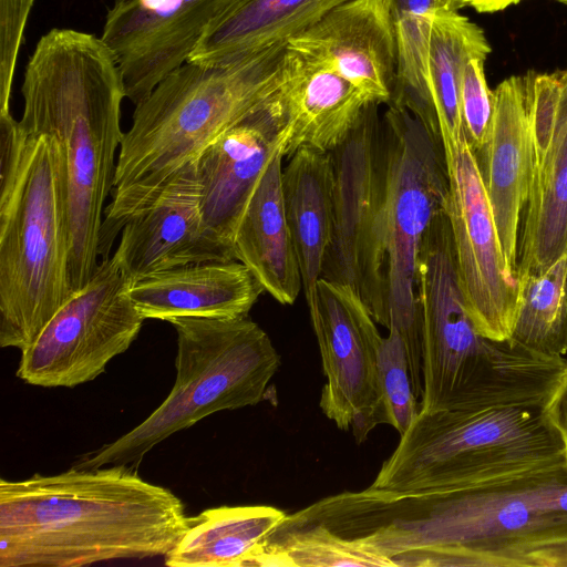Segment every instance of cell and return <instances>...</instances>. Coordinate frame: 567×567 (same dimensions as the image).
I'll return each instance as SVG.
<instances>
[{
	"instance_id": "obj_16",
	"label": "cell",
	"mask_w": 567,
	"mask_h": 567,
	"mask_svg": "<svg viewBox=\"0 0 567 567\" xmlns=\"http://www.w3.org/2000/svg\"><path fill=\"white\" fill-rule=\"evenodd\" d=\"M113 257L132 282L179 266L236 260L233 246L205 224L195 161L124 224Z\"/></svg>"
},
{
	"instance_id": "obj_15",
	"label": "cell",
	"mask_w": 567,
	"mask_h": 567,
	"mask_svg": "<svg viewBox=\"0 0 567 567\" xmlns=\"http://www.w3.org/2000/svg\"><path fill=\"white\" fill-rule=\"evenodd\" d=\"M567 251V66L537 73L532 102V178L517 277L540 275Z\"/></svg>"
},
{
	"instance_id": "obj_20",
	"label": "cell",
	"mask_w": 567,
	"mask_h": 567,
	"mask_svg": "<svg viewBox=\"0 0 567 567\" xmlns=\"http://www.w3.org/2000/svg\"><path fill=\"white\" fill-rule=\"evenodd\" d=\"M277 96L286 118L284 156L288 158L305 146L334 151L371 103L331 68L288 44Z\"/></svg>"
},
{
	"instance_id": "obj_25",
	"label": "cell",
	"mask_w": 567,
	"mask_h": 567,
	"mask_svg": "<svg viewBox=\"0 0 567 567\" xmlns=\"http://www.w3.org/2000/svg\"><path fill=\"white\" fill-rule=\"evenodd\" d=\"M346 0H249L202 35L187 61L223 64L288 43Z\"/></svg>"
},
{
	"instance_id": "obj_22",
	"label": "cell",
	"mask_w": 567,
	"mask_h": 567,
	"mask_svg": "<svg viewBox=\"0 0 567 567\" xmlns=\"http://www.w3.org/2000/svg\"><path fill=\"white\" fill-rule=\"evenodd\" d=\"M284 145L265 167L237 225L233 247L276 301L292 305L302 289L282 193Z\"/></svg>"
},
{
	"instance_id": "obj_7",
	"label": "cell",
	"mask_w": 567,
	"mask_h": 567,
	"mask_svg": "<svg viewBox=\"0 0 567 567\" xmlns=\"http://www.w3.org/2000/svg\"><path fill=\"white\" fill-rule=\"evenodd\" d=\"M567 464L540 406L420 411L369 486L385 493L449 492Z\"/></svg>"
},
{
	"instance_id": "obj_10",
	"label": "cell",
	"mask_w": 567,
	"mask_h": 567,
	"mask_svg": "<svg viewBox=\"0 0 567 567\" xmlns=\"http://www.w3.org/2000/svg\"><path fill=\"white\" fill-rule=\"evenodd\" d=\"M379 105L369 103L347 140L331 152L333 226L322 277L350 286L375 322L384 327L386 255Z\"/></svg>"
},
{
	"instance_id": "obj_5",
	"label": "cell",
	"mask_w": 567,
	"mask_h": 567,
	"mask_svg": "<svg viewBox=\"0 0 567 567\" xmlns=\"http://www.w3.org/2000/svg\"><path fill=\"white\" fill-rule=\"evenodd\" d=\"M416 299L422 411L544 408L567 360L530 352L509 340H492L477 331L466 309L446 210L435 218L421 246Z\"/></svg>"
},
{
	"instance_id": "obj_35",
	"label": "cell",
	"mask_w": 567,
	"mask_h": 567,
	"mask_svg": "<svg viewBox=\"0 0 567 567\" xmlns=\"http://www.w3.org/2000/svg\"><path fill=\"white\" fill-rule=\"evenodd\" d=\"M439 1H440V9L458 11L460 9L464 8L463 0H439Z\"/></svg>"
},
{
	"instance_id": "obj_8",
	"label": "cell",
	"mask_w": 567,
	"mask_h": 567,
	"mask_svg": "<svg viewBox=\"0 0 567 567\" xmlns=\"http://www.w3.org/2000/svg\"><path fill=\"white\" fill-rule=\"evenodd\" d=\"M176 379L163 403L117 440L82 455L78 468L137 467L155 445L223 410L258 404L280 367L266 331L248 315L234 318L179 317Z\"/></svg>"
},
{
	"instance_id": "obj_1",
	"label": "cell",
	"mask_w": 567,
	"mask_h": 567,
	"mask_svg": "<svg viewBox=\"0 0 567 567\" xmlns=\"http://www.w3.org/2000/svg\"><path fill=\"white\" fill-rule=\"evenodd\" d=\"M566 484L567 464L449 492L368 487L320 499L316 517L395 567H556L555 502Z\"/></svg>"
},
{
	"instance_id": "obj_26",
	"label": "cell",
	"mask_w": 567,
	"mask_h": 567,
	"mask_svg": "<svg viewBox=\"0 0 567 567\" xmlns=\"http://www.w3.org/2000/svg\"><path fill=\"white\" fill-rule=\"evenodd\" d=\"M491 47L484 31L458 11L439 9L432 17L426 84L439 122L444 151L465 138L461 86L466 63L487 59Z\"/></svg>"
},
{
	"instance_id": "obj_11",
	"label": "cell",
	"mask_w": 567,
	"mask_h": 567,
	"mask_svg": "<svg viewBox=\"0 0 567 567\" xmlns=\"http://www.w3.org/2000/svg\"><path fill=\"white\" fill-rule=\"evenodd\" d=\"M131 285L113 256L101 260L90 281L21 350L17 377L32 385L74 388L102 374L145 320L131 300Z\"/></svg>"
},
{
	"instance_id": "obj_31",
	"label": "cell",
	"mask_w": 567,
	"mask_h": 567,
	"mask_svg": "<svg viewBox=\"0 0 567 567\" xmlns=\"http://www.w3.org/2000/svg\"><path fill=\"white\" fill-rule=\"evenodd\" d=\"M485 58H472L465 65L461 86L464 134L473 152L487 142L495 112V95L486 82Z\"/></svg>"
},
{
	"instance_id": "obj_19",
	"label": "cell",
	"mask_w": 567,
	"mask_h": 567,
	"mask_svg": "<svg viewBox=\"0 0 567 567\" xmlns=\"http://www.w3.org/2000/svg\"><path fill=\"white\" fill-rule=\"evenodd\" d=\"M535 71L503 80L485 145L474 153L507 262L517 274V238L532 178V102Z\"/></svg>"
},
{
	"instance_id": "obj_17",
	"label": "cell",
	"mask_w": 567,
	"mask_h": 567,
	"mask_svg": "<svg viewBox=\"0 0 567 567\" xmlns=\"http://www.w3.org/2000/svg\"><path fill=\"white\" fill-rule=\"evenodd\" d=\"M287 44L331 68L371 102L390 103L398 74L391 0H346Z\"/></svg>"
},
{
	"instance_id": "obj_2",
	"label": "cell",
	"mask_w": 567,
	"mask_h": 567,
	"mask_svg": "<svg viewBox=\"0 0 567 567\" xmlns=\"http://www.w3.org/2000/svg\"><path fill=\"white\" fill-rule=\"evenodd\" d=\"M182 501L132 465L0 481V567H80L165 556L187 527Z\"/></svg>"
},
{
	"instance_id": "obj_9",
	"label": "cell",
	"mask_w": 567,
	"mask_h": 567,
	"mask_svg": "<svg viewBox=\"0 0 567 567\" xmlns=\"http://www.w3.org/2000/svg\"><path fill=\"white\" fill-rule=\"evenodd\" d=\"M386 255L384 327L405 344L417 399L423 394L416 265L423 240L446 209L449 173L443 143L409 110L388 105L381 118Z\"/></svg>"
},
{
	"instance_id": "obj_21",
	"label": "cell",
	"mask_w": 567,
	"mask_h": 567,
	"mask_svg": "<svg viewBox=\"0 0 567 567\" xmlns=\"http://www.w3.org/2000/svg\"><path fill=\"white\" fill-rule=\"evenodd\" d=\"M264 287L239 260L179 266L144 276L128 293L144 319L247 316Z\"/></svg>"
},
{
	"instance_id": "obj_34",
	"label": "cell",
	"mask_w": 567,
	"mask_h": 567,
	"mask_svg": "<svg viewBox=\"0 0 567 567\" xmlns=\"http://www.w3.org/2000/svg\"><path fill=\"white\" fill-rule=\"evenodd\" d=\"M522 0H463L464 7H471L480 13H492L517 4Z\"/></svg>"
},
{
	"instance_id": "obj_33",
	"label": "cell",
	"mask_w": 567,
	"mask_h": 567,
	"mask_svg": "<svg viewBox=\"0 0 567 567\" xmlns=\"http://www.w3.org/2000/svg\"><path fill=\"white\" fill-rule=\"evenodd\" d=\"M549 423L560 435L567 460V367L543 408Z\"/></svg>"
},
{
	"instance_id": "obj_24",
	"label": "cell",
	"mask_w": 567,
	"mask_h": 567,
	"mask_svg": "<svg viewBox=\"0 0 567 567\" xmlns=\"http://www.w3.org/2000/svg\"><path fill=\"white\" fill-rule=\"evenodd\" d=\"M286 514L269 505L220 506L188 516L164 556L168 567H260L268 538Z\"/></svg>"
},
{
	"instance_id": "obj_36",
	"label": "cell",
	"mask_w": 567,
	"mask_h": 567,
	"mask_svg": "<svg viewBox=\"0 0 567 567\" xmlns=\"http://www.w3.org/2000/svg\"><path fill=\"white\" fill-rule=\"evenodd\" d=\"M567 7V0H556Z\"/></svg>"
},
{
	"instance_id": "obj_23",
	"label": "cell",
	"mask_w": 567,
	"mask_h": 567,
	"mask_svg": "<svg viewBox=\"0 0 567 567\" xmlns=\"http://www.w3.org/2000/svg\"><path fill=\"white\" fill-rule=\"evenodd\" d=\"M282 193L308 303L322 277L332 238L334 169L331 153L308 146L293 153L282 169Z\"/></svg>"
},
{
	"instance_id": "obj_12",
	"label": "cell",
	"mask_w": 567,
	"mask_h": 567,
	"mask_svg": "<svg viewBox=\"0 0 567 567\" xmlns=\"http://www.w3.org/2000/svg\"><path fill=\"white\" fill-rule=\"evenodd\" d=\"M446 214L467 312L485 338L508 341L518 303L517 274L498 237L491 203L466 137L444 151Z\"/></svg>"
},
{
	"instance_id": "obj_3",
	"label": "cell",
	"mask_w": 567,
	"mask_h": 567,
	"mask_svg": "<svg viewBox=\"0 0 567 567\" xmlns=\"http://www.w3.org/2000/svg\"><path fill=\"white\" fill-rule=\"evenodd\" d=\"M20 126L56 140L64 161L70 284L83 288L100 264L105 202L113 190L126 97L115 55L102 37L54 28L30 56Z\"/></svg>"
},
{
	"instance_id": "obj_6",
	"label": "cell",
	"mask_w": 567,
	"mask_h": 567,
	"mask_svg": "<svg viewBox=\"0 0 567 567\" xmlns=\"http://www.w3.org/2000/svg\"><path fill=\"white\" fill-rule=\"evenodd\" d=\"M64 161L55 138L0 113V346L27 348L73 295Z\"/></svg>"
},
{
	"instance_id": "obj_14",
	"label": "cell",
	"mask_w": 567,
	"mask_h": 567,
	"mask_svg": "<svg viewBox=\"0 0 567 567\" xmlns=\"http://www.w3.org/2000/svg\"><path fill=\"white\" fill-rule=\"evenodd\" d=\"M249 0H115L102 39L118 64L126 99L144 100L184 64L213 24Z\"/></svg>"
},
{
	"instance_id": "obj_32",
	"label": "cell",
	"mask_w": 567,
	"mask_h": 567,
	"mask_svg": "<svg viewBox=\"0 0 567 567\" xmlns=\"http://www.w3.org/2000/svg\"><path fill=\"white\" fill-rule=\"evenodd\" d=\"M35 0H0V113L10 111L17 61Z\"/></svg>"
},
{
	"instance_id": "obj_28",
	"label": "cell",
	"mask_w": 567,
	"mask_h": 567,
	"mask_svg": "<svg viewBox=\"0 0 567 567\" xmlns=\"http://www.w3.org/2000/svg\"><path fill=\"white\" fill-rule=\"evenodd\" d=\"M395 567L359 538H348L321 523L286 517L268 538L260 567Z\"/></svg>"
},
{
	"instance_id": "obj_29",
	"label": "cell",
	"mask_w": 567,
	"mask_h": 567,
	"mask_svg": "<svg viewBox=\"0 0 567 567\" xmlns=\"http://www.w3.org/2000/svg\"><path fill=\"white\" fill-rule=\"evenodd\" d=\"M398 44V74L388 105L412 112L433 133L440 131L426 84L432 17L439 0H391Z\"/></svg>"
},
{
	"instance_id": "obj_18",
	"label": "cell",
	"mask_w": 567,
	"mask_h": 567,
	"mask_svg": "<svg viewBox=\"0 0 567 567\" xmlns=\"http://www.w3.org/2000/svg\"><path fill=\"white\" fill-rule=\"evenodd\" d=\"M286 136L285 113L276 90L264 105L218 136L195 161L205 224L231 246L247 203Z\"/></svg>"
},
{
	"instance_id": "obj_27",
	"label": "cell",
	"mask_w": 567,
	"mask_h": 567,
	"mask_svg": "<svg viewBox=\"0 0 567 567\" xmlns=\"http://www.w3.org/2000/svg\"><path fill=\"white\" fill-rule=\"evenodd\" d=\"M518 279L516 319L509 341L549 358L567 352V251L545 272Z\"/></svg>"
},
{
	"instance_id": "obj_4",
	"label": "cell",
	"mask_w": 567,
	"mask_h": 567,
	"mask_svg": "<svg viewBox=\"0 0 567 567\" xmlns=\"http://www.w3.org/2000/svg\"><path fill=\"white\" fill-rule=\"evenodd\" d=\"M287 43L223 64L186 61L135 105L104 210L100 259L124 224L224 132L264 105L281 79Z\"/></svg>"
},
{
	"instance_id": "obj_13",
	"label": "cell",
	"mask_w": 567,
	"mask_h": 567,
	"mask_svg": "<svg viewBox=\"0 0 567 567\" xmlns=\"http://www.w3.org/2000/svg\"><path fill=\"white\" fill-rule=\"evenodd\" d=\"M308 302L326 383L320 408L338 429L351 430L358 444L381 424L377 322L350 287L321 277Z\"/></svg>"
},
{
	"instance_id": "obj_30",
	"label": "cell",
	"mask_w": 567,
	"mask_h": 567,
	"mask_svg": "<svg viewBox=\"0 0 567 567\" xmlns=\"http://www.w3.org/2000/svg\"><path fill=\"white\" fill-rule=\"evenodd\" d=\"M381 424L404 434L421 411L413 390L408 353L400 332L389 329L378 353Z\"/></svg>"
}]
</instances>
